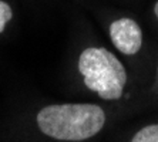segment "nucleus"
Returning a JSON list of instances; mask_svg holds the SVG:
<instances>
[{
  "mask_svg": "<svg viewBox=\"0 0 158 142\" xmlns=\"http://www.w3.org/2000/svg\"><path fill=\"white\" fill-rule=\"evenodd\" d=\"M106 124V112L96 104H61L44 107L37 114V125L44 135L59 141H84Z\"/></svg>",
  "mask_w": 158,
  "mask_h": 142,
  "instance_id": "nucleus-1",
  "label": "nucleus"
},
{
  "mask_svg": "<svg viewBox=\"0 0 158 142\" xmlns=\"http://www.w3.org/2000/svg\"><path fill=\"white\" fill-rule=\"evenodd\" d=\"M78 71L85 87L103 99H118L127 84V73L120 60L107 48H85L78 59Z\"/></svg>",
  "mask_w": 158,
  "mask_h": 142,
  "instance_id": "nucleus-2",
  "label": "nucleus"
},
{
  "mask_svg": "<svg viewBox=\"0 0 158 142\" xmlns=\"http://www.w3.org/2000/svg\"><path fill=\"white\" fill-rule=\"evenodd\" d=\"M110 37L115 48L125 55L137 54L143 46V31L131 18H120L111 23Z\"/></svg>",
  "mask_w": 158,
  "mask_h": 142,
  "instance_id": "nucleus-3",
  "label": "nucleus"
},
{
  "mask_svg": "<svg viewBox=\"0 0 158 142\" xmlns=\"http://www.w3.org/2000/svg\"><path fill=\"white\" fill-rule=\"evenodd\" d=\"M131 142H158V124H150L141 128L132 136Z\"/></svg>",
  "mask_w": 158,
  "mask_h": 142,
  "instance_id": "nucleus-4",
  "label": "nucleus"
},
{
  "mask_svg": "<svg viewBox=\"0 0 158 142\" xmlns=\"http://www.w3.org/2000/svg\"><path fill=\"white\" fill-rule=\"evenodd\" d=\"M13 17V11H11L10 6H9L6 2H2L0 0V33L4 30V26L9 20H11Z\"/></svg>",
  "mask_w": 158,
  "mask_h": 142,
  "instance_id": "nucleus-5",
  "label": "nucleus"
},
{
  "mask_svg": "<svg viewBox=\"0 0 158 142\" xmlns=\"http://www.w3.org/2000/svg\"><path fill=\"white\" fill-rule=\"evenodd\" d=\"M154 13H155V16H157V18H158V0H157V3H155V6H154Z\"/></svg>",
  "mask_w": 158,
  "mask_h": 142,
  "instance_id": "nucleus-6",
  "label": "nucleus"
}]
</instances>
